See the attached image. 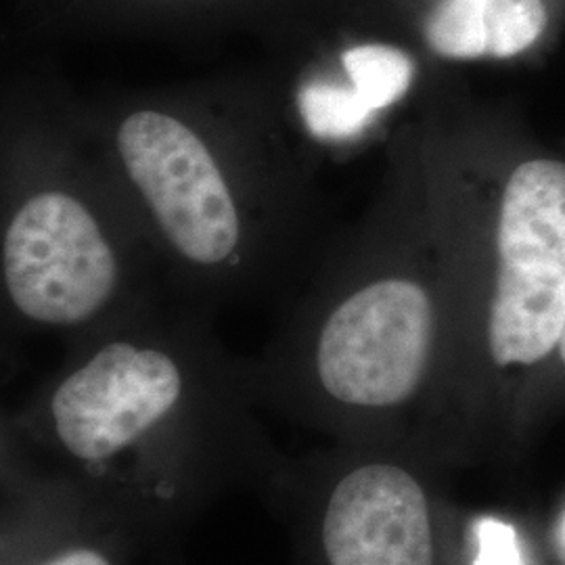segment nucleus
I'll return each instance as SVG.
<instances>
[{
  "mask_svg": "<svg viewBox=\"0 0 565 565\" xmlns=\"http://www.w3.org/2000/svg\"><path fill=\"white\" fill-rule=\"evenodd\" d=\"M488 343L499 366L534 364L565 331V163L525 162L507 182Z\"/></svg>",
  "mask_w": 565,
  "mask_h": 565,
  "instance_id": "f257e3e1",
  "label": "nucleus"
},
{
  "mask_svg": "<svg viewBox=\"0 0 565 565\" xmlns=\"http://www.w3.org/2000/svg\"><path fill=\"white\" fill-rule=\"evenodd\" d=\"M130 182L184 260L214 266L242 245V214L223 168L195 128L160 109H137L118 128Z\"/></svg>",
  "mask_w": 565,
  "mask_h": 565,
  "instance_id": "f03ea898",
  "label": "nucleus"
},
{
  "mask_svg": "<svg viewBox=\"0 0 565 565\" xmlns=\"http://www.w3.org/2000/svg\"><path fill=\"white\" fill-rule=\"evenodd\" d=\"M2 277L23 317L70 327L88 321L109 302L118 258L78 198L41 191L21 203L4 231Z\"/></svg>",
  "mask_w": 565,
  "mask_h": 565,
  "instance_id": "7ed1b4c3",
  "label": "nucleus"
},
{
  "mask_svg": "<svg viewBox=\"0 0 565 565\" xmlns=\"http://www.w3.org/2000/svg\"><path fill=\"white\" fill-rule=\"evenodd\" d=\"M431 342L434 306L422 285L369 282L327 317L317 343V373L340 403L396 406L422 384Z\"/></svg>",
  "mask_w": 565,
  "mask_h": 565,
  "instance_id": "20e7f679",
  "label": "nucleus"
},
{
  "mask_svg": "<svg viewBox=\"0 0 565 565\" xmlns=\"http://www.w3.org/2000/svg\"><path fill=\"white\" fill-rule=\"evenodd\" d=\"M181 394V369L166 352L114 342L57 387L51 411L63 446L99 463L160 424Z\"/></svg>",
  "mask_w": 565,
  "mask_h": 565,
  "instance_id": "39448f33",
  "label": "nucleus"
},
{
  "mask_svg": "<svg viewBox=\"0 0 565 565\" xmlns=\"http://www.w3.org/2000/svg\"><path fill=\"white\" fill-rule=\"evenodd\" d=\"M323 545L329 565H434L424 488L396 465L350 471L327 503Z\"/></svg>",
  "mask_w": 565,
  "mask_h": 565,
  "instance_id": "423d86ee",
  "label": "nucleus"
},
{
  "mask_svg": "<svg viewBox=\"0 0 565 565\" xmlns=\"http://www.w3.org/2000/svg\"><path fill=\"white\" fill-rule=\"evenodd\" d=\"M545 25L543 0H440L424 34L446 60H507L539 41Z\"/></svg>",
  "mask_w": 565,
  "mask_h": 565,
  "instance_id": "0eeeda50",
  "label": "nucleus"
},
{
  "mask_svg": "<svg viewBox=\"0 0 565 565\" xmlns=\"http://www.w3.org/2000/svg\"><path fill=\"white\" fill-rule=\"evenodd\" d=\"M343 67L352 88L373 111L385 109L404 97L415 74L411 57L385 44H361L345 51Z\"/></svg>",
  "mask_w": 565,
  "mask_h": 565,
  "instance_id": "6e6552de",
  "label": "nucleus"
},
{
  "mask_svg": "<svg viewBox=\"0 0 565 565\" xmlns=\"http://www.w3.org/2000/svg\"><path fill=\"white\" fill-rule=\"evenodd\" d=\"M303 116L323 137H348L363 128L375 114L354 88L312 86L303 93Z\"/></svg>",
  "mask_w": 565,
  "mask_h": 565,
  "instance_id": "1a4fd4ad",
  "label": "nucleus"
},
{
  "mask_svg": "<svg viewBox=\"0 0 565 565\" xmlns=\"http://www.w3.org/2000/svg\"><path fill=\"white\" fill-rule=\"evenodd\" d=\"M476 539L478 553L473 565H524L522 551L518 545V534L505 522L484 518L478 524Z\"/></svg>",
  "mask_w": 565,
  "mask_h": 565,
  "instance_id": "9d476101",
  "label": "nucleus"
},
{
  "mask_svg": "<svg viewBox=\"0 0 565 565\" xmlns=\"http://www.w3.org/2000/svg\"><path fill=\"white\" fill-rule=\"evenodd\" d=\"M46 565H111L102 553L93 551V548H76L70 551L65 555H61L57 559H53L51 564Z\"/></svg>",
  "mask_w": 565,
  "mask_h": 565,
  "instance_id": "9b49d317",
  "label": "nucleus"
},
{
  "mask_svg": "<svg viewBox=\"0 0 565 565\" xmlns=\"http://www.w3.org/2000/svg\"><path fill=\"white\" fill-rule=\"evenodd\" d=\"M559 350H562V359L565 361V331L564 338H562V342H559Z\"/></svg>",
  "mask_w": 565,
  "mask_h": 565,
  "instance_id": "f8f14e48",
  "label": "nucleus"
},
{
  "mask_svg": "<svg viewBox=\"0 0 565 565\" xmlns=\"http://www.w3.org/2000/svg\"><path fill=\"white\" fill-rule=\"evenodd\" d=\"M564 534H565V525H564Z\"/></svg>",
  "mask_w": 565,
  "mask_h": 565,
  "instance_id": "ddd939ff",
  "label": "nucleus"
}]
</instances>
